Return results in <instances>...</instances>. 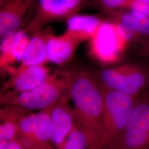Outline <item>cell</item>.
<instances>
[{"mask_svg": "<svg viewBox=\"0 0 149 149\" xmlns=\"http://www.w3.org/2000/svg\"><path fill=\"white\" fill-rule=\"evenodd\" d=\"M68 95L74 104L81 127L85 130L90 149L100 137L103 98L96 74L86 70L72 71Z\"/></svg>", "mask_w": 149, "mask_h": 149, "instance_id": "6da1fadb", "label": "cell"}, {"mask_svg": "<svg viewBox=\"0 0 149 149\" xmlns=\"http://www.w3.org/2000/svg\"><path fill=\"white\" fill-rule=\"evenodd\" d=\"M101 87L103 98L101 134L97 143L90 149H109L117 146L139 98Z\"/></svg>", "mask_w": 149, "mask_h": 149, "instance_id": "7a4b0ae2", "label": "cell"}, {"mask_svg": "<svg viewBox=\"0 0 149 149\" xmlns=\"http://www.w3.org/2000/svg\"><path fill=\"white\" fill-rule=\"evenodd\" d=\"M72 71H61L51 74L48 80L31 90L21 93L11 91L1 96L7 106L19 107L27 111L41 110L54 106L68 90Z\"/></svg>", "mask_w": 149, "mask_h": 149, "instance_id": "3957f363", "label": "cell"}, {"mask_svg": "<svg viewBox=\"0 0 149 149\" xmlns=\"http://www.w3.org/2000/svg\"><path fill=\"white\" fill-rule=\"evenodd\" d=\"M96 74L102 86L135 97H139L149 84V74L135 64H123L103 69Z\"/></svg>", "mask_w": 149, "mask_h": 149, "instance_id": "277c9868", "label": "cell"}, {"mask_svg": "<svg viewBox=\"0 0 149 149\" xmlns=\"http://www.w3.org/2000/svg\"><path fill=\"white\" fill-rule=\"evenodd\" d=\"M53 106L22 118L18 123V138L23 149L53 147L51 119Z\"/></svg>", "mask_w": 149, "mask_h": 149, "instance_id": "5b68a950", "label": "cell"}, {"mask_svg": "<svg viewBox=\"0 0 149 149\" xmlns=\"http://www.w3.org/2000/svg\"><path fill=\"white\" fill-rule=\"evenodd\" d=\"M128 41L124 29L116 23L104 20L90 40L91 54L104 63L117 60Z\"/></svg>", "mask_w": 149, "mask_h": 149, "instance_id": "8992f818", "label": "cell"}, {"mask_svg": "<svg viewBox=\"0 0 149 149\" xmlns=\"http://www.w3.org/2000/svg\"><path fill=\"white\" fill-rule=\"evenodd\" d=\"M85 4L86 0H38L35 15L25 31L32 34L52 23L66 22Z\"/></svg>", "mask_w": 149, "mask_h": 149, "instance_id": "52a82bcc", "label": "cell"}, {"mask_svg": "<svg viewBox=\"0 0 149 149\" xmlns=\"http://www.w3.org/2000/svg\"><path fill=\"white\" fill-rule=\"evenodd\" d=\"M149 147V97L138 98L117 146L113 149H139Z\"/></svg>", "mask_w": 149, "mask_h": 149, "instance_id": "ba28073f", "label": "cell"}, {"mask_svg": "<svg viewBox=\"0 0 149 149\" xmlns=\"http://www.w3.org/2000/svg\"><path fill=\"white\" fill-rule=\"evenodd\" d=\"M38 0H0V37L26 30L35 15Z\"/></svg>", "mask_w": 149, "mask_h": 149, "instance_id": "9c48e42d", "label": "cell"}, {"mask_svg": "<svg viewBox=\"0 0 149 149\" xmlns=\"http://www.w3.org/2000/svg\"><path fill=\"white\" fill-rule=\"evenodd\" d=\"M69 95H63L54 105L51 119L52 142L56 149H63L70 134L80 125L74 109L69 103Z\"/></svg>", "mask_w": 149, "mask_h": 149, "instance_id": "30bf717a", "label": "cell"}, {"mask_svg": "<svg viewBox=\"0 0 149 149\" xmlns=\"http://www.w3.org/2000/svg\"><path fill=\"white\" fill-rule=\"evenodd\" d=\"M10 79L6 85V88H11L16 93L31 90L48 80L51 76L50 69L44 65L23 67H11L7 70Z\"/></svg>", "mask_w": 149, "mask_h": 149, "instance_id": "8fae6325", "label": "cell"}, {"mask_svg": "<svg viewBox=\"0 0 149 149\" xmlns=\"http://www.w3.org/2000/svg\"><path fill=\"white\" fill-rule=\"evenodd\" d=\"M102 14L107 20L119 24L125 31L128 40L136 36H149V18L135 11L120 9L105 11Z\"/></svg>", "mask_w": 149, "mask_h": 149, "instance_id": "7c38bea8", "label": "cell"}, {"mask_svg": "<svg viewBox=\"0 0 149 149\" xmlns=\"http://www.w3.org/2000/svg\"><path fill=\"white\" fill-rule=\"evenodd\" d=\"M53 32L51 27H47L32 33L23 55L20 66H40L48 62L47 44L49 37Z\"/></svg>", "mask_w": 149, "mask_h": 149, "instance_id": "4fadbf2b", "label": "cell"}, {"mask_svg": "<svg viewBox=\"0 0 149 149\" xmlns=\"http://www.w3.org/2000/svg\"><path fill=\"white\" fill-rule=\"evenodd\" d=\"M80 43V40L66 32L58 36L53 32L47 44L48 62L58 65L65 64L73 56Z\"/></svg>", "mask_w": 149, "mask_h": 149, "instance_id": "5bb4252c", "label": "cell"}, {"mask_svg": "<svg viewBox=\"0 0 149 149\" xmlns=\"http://www.w3.org/2000/svg\"><path fill=\"white\" fill-rule=\"evenodd\" d=\"M104 20L99 16L76 14L67 20L65 32L81 42L95 37Z\"/></svg>", "mask_w": 149, "mask_h": 149, "instance_id": "9a60e30c", "label": "cell"}, {"mask_svg": "<svg viewBox=\"0 0 149 149\" xmlns=\"http://www.w3.org/2000/svg\"><path fill=\"white\" fill-rule=\"evenodd\" d=\"M28 111L19 107L8 106L1 110L0 149H3L18 135V123Z\"/></svg>", "mask_w": 149, "mask_h": 149, "instance_id": "2e32d148", "label": "cell"}, {"mask_svg": "<svg viewBox=\"0 0 149 149\" xmlns=\"http://www.w3.org/2000/svg\"><path fill=\"white\" fill-rule=\"evenodd\" d=\"M16 32L9 33L1 38L0 44V67L2 70L10 68L11 51L16 36Z\"/></svg>", "mask_w": 149, "mask_h": 149, "instance_id": "e0dca14e", "label": "cell"}, {"mask_svg": "<svg viewBox=\"0 0 149 149\" xmlns=\"http://www.w3.org/2000/svg\"><path fill=\"white\" fill-rule=\"evenodd\" d=\"M89 141L85 130L77 126L70 134L64 144L63 149H88Z\"/></svg>", "mask_w": 149, "mask_h": 149, "instance_id": "ac0fdd59", "label": "cell"}, {"mask_svg": "<svg viewBox=\"0 0 149 149\" xmlns=\"http://www.w3.org/2000/svg\"><path fill=\"white\" fill-rule=\"evenodd\" d=\"M30 39L31 37L29 36V33L25 30L16 32L11 51V60L12 64L16 62H21L23 55Z\"/></svg>", "mask_w": 149, "mask_h": 149, "instance_id": "d6986e66", "label": "cell"}, {"mask_svg": "<svg viewBox=\"0 0 149 149\" xmlns=\"http://www.w3.org/2000/svg\"><path fill=\"white\" fill-rule=\"evenodd\" d=\"M128 0H86V3L100 13L105 11L123 9Z\"/></svg>", "mask_w": 149, "mask_h": 149, "instance_id": "ffe728a7", "label": "cell"}, {"mask_svg": "<svg viewBox=\"0 0 149 149\" xmlns=\"http://www.w3.org/2000/svg\"><path fill=\"white\" fill-rule=\"evenodd\" d=\"M123 9L138 12L149 18V0H128Z\"/></svg>", "mask_w": 149, "mask_h": 149, "instance_id": "44dd1931", "label": "cell"}, {"mask_svg": "<svg viewBox=\"0 0 149 149\" xmlns=\"http://www.w3.org/2000/svg\"><path fill=\"white\" fill-rule=\"evenodd\" d=\"M3 149H23L19 139L18 136L13 140Z\"/></svg>", "mask_w": 149, "mask_h": 149, "instance_id": "7402d4cb", "label": "cell"}, {"mask_svg": "<svg viewBox=\"0 0 149 149\" xmlns=\"http://www.w3.org/2000/svg\"><path fill=\"white\" fill-rule=\"evenodd\" d=\"M143 52L146 56H148L149 58V43L145 45V46L143 49Z\"/></svg>", "mask_w": 149, "mask_h": 149, "instance_id": "603a6c76", "label": "cell"}, {"mask_svg": "<svg viewBox=\"0 0 149 149\" xmlns=\"http://www.w3.org/2000/svg\"><path fill=\"white\" fill-rule=\"evenodd\" d=\"M56 149L54 147H50V148H35V149Z\"/></svg>", "mask_w": 149, "mask_h": 149, "instance_id": "cb8c5ba5", "label": "cell"}, {"mask_svg": "<svg viewBox=\"0 0 149 149\" xmlns=\"http://www.w3.org/2000/svg\"><path fill=\"white\" fill-rule=\"evenodd\" d=\"M141 149H149V147H146V148H142Z\"/></svg>", "mask_w": 149, "mask_h": 149, "instance_id": "d4e9b609", "label": "cell"}, {"mask_svg": "<svg viewBox=\"0 0 149 149\" xmlns=\"http://www.w3.org/2000/svg\"><path fill=\"white\" fill-rule=\"evenodd\" d=\"M113 149V148H111V149Z\"/></svg>", "mask_w": 149, "mask_h": 149, "instance_id": "484cf974", "label": "cell"}]
</instances>
